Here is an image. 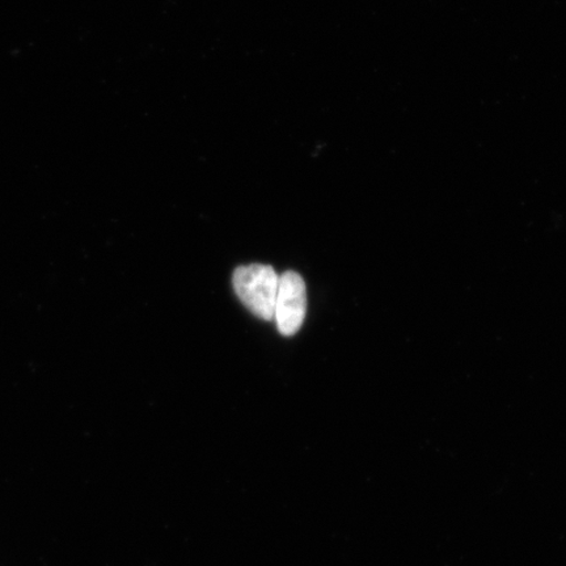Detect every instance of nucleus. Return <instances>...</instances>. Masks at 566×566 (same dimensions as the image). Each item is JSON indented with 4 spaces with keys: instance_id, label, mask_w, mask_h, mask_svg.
Listing matches in <instances>:
<instances>
[{
    "instance_id": "obj_1",
    "label": "nucleus",
    "mask_w": 566,
    "mask_h": 566,
    "mask_svg": "<svg viewBox=\"0 0 566 566\" xmlns=\"http://www.w3.org/2000/svg\"><path fill=\"white\" fill-rule=\"evenodd\" d=\"M280 275L274 269L263 264L240 266L233 273L232 285L244 306L263 321L274 318Z\"/></svg>"
},
{
    "instance_id": "obj_2",
    "label": "nucleus",
    "mask_w": 566,
    "mask_h": 566,
    "mask_svg": "<svg viewBox=\"0 0 566 566\" xmlns=\"http://www.w3.org/2000/svg\"><path fill=\"white\" fill-rule=\"evenodd\" d=\"M306 285L301 275L289 271L280 277L274 321L282 336H294L306 317Z\"/></svg>"
}]
</instances>
